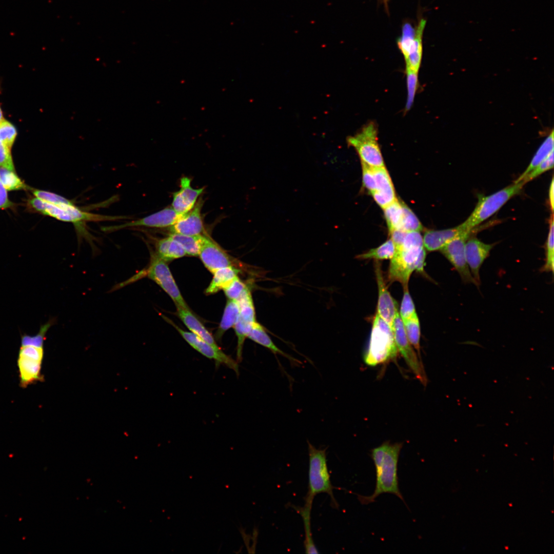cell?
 <instances>
[{
	"label": "cell",
	"mask_w": 554,
	"mask_h": 554,
	"mask_svg": "<svg viewBox=\"0 0 554 554\" xmlns=\"http://www.w3.org/2000/svg\"><path fill=\"white\" fill-rule=\"evenodd\" d=\"M11 205L12 203L8 198L6 189L0 180V208H8Z\"/></svg>",
	"instance_id": "47"
},
{
	"label": "cell",
	"mask_w": 554,
	"mask_h": 554,
	"mask_svg": "<svg viewBox=\"0 0 554 554\" xmlns=\"http://www.w3.org/2000/svg\"><path fill=\"white\" fill-rule=\"evenodd\" d=\"M0 180L6 190H19L25 185L13 171L0 167Z\"/></svg>",
	"instance_id": "37"
},
{
	"label": "cell",
	"mask_w": 554,
	"mask_h": 554,
	"mask_svg": "<svg viewBox=\"0 0 554 554\" xmlns=\"http://www.w3.org/2000/svg\"><path fill=\"white\" fill-rule=\"evenodd\" d=\"M248 338L270 350L275 355L287 359L292 364L299 365L301 362L279 348L266 333L263 327L256 321L253 324Z\"/></svg>",
	"instance_id": "22"
},
{
	"label": "cell",
	"mask_w": 554,
	"mask_h": 554,
	"mask_svg": "<svg viewBox=\"0 0 554 554\" xmlns=\"http://www.w3.org/2000/svg\"><path fill=\"white\" fill-rule=\"evenodd\" d=\"M309 471L308 491L305 498V504L312 505L314 497L321 493H326L331 499L333 508H338L339 504L334 498L333 490L336 489L331 484L327 465L326 449L316 448L308 441Z\"/></svg>",
	"instance_id": "2"
},
{
	"label": "cell",
	"mask_w": 554,
	"mask_h": 554,
	"mask_svg": "<svg viewBox=\"0 0 554 554\" xmlns=\"http://www.w3.org/2000/svg\"><path fill=\"white\" fill-rule=\"evenodd\" d=\"M554 192H553V179L552 177L549 190V203L551 207V209L553 212V201H554Z\"/></svg>",
	"instance_id": "49"
},
{
	"label": "cell",
	"mask_w": 554,
	"mask_h": 554,
	"mask_svg": "<svg viewBox=\"0 0 554 554\" xmlns=\"http://www.w3.org/2000/svg\"><path fill=\"white\" fill-rule=\"evenodd\" d=\"M395 252V247L390 239L380 246L360 254L358 258L361 259L391 260Z\"/></svg>",
	"instance_id": "30"
},
{
	"label": "cell",
	"mask_w": 554,
	"mask_h": 554,
	"mask_svg": "<svg viewBox=\"0 0 554 554\" xmlns=\"http://www.w3.org/2000/svg\"><path fill=\"white\" fill-rule=\"evenodd\" d=\"M53 320H50L46 324L42 325L38 333L34 335H30L25 333L22 334L21 335V345H32L43 347L46 334L53 325Z\"/></svg>",
	"instance_id": "36"
},
{
	"label": "cell",
	"mask_w": 554,
	"mask_h": 554,
	"mask_svg": "<svg viewBox=\"0 0 554 554\" xmlns=\"http://www.w3.org/2000/svg\"><path fill=\"white\" fill-rule=\"evenodd\" d=\"M407 337L420 355V325L417 314L402 321Z\"/></svg>",
	"instance_id": "32"
},
{
	"label": "cell",
	"mask_w": 554,
	"mask_h": 554,
	"mask_svg": "<svg viewBox=\"0 0 554 554\" xmlns=\"http://www.w3.org/2000/svg\"><path fill=\"white\" fill-rule=\"evenodd\" d=\"M416 34V29L408 23H405L402 27V36L398 40V46L403 54L404 58L408 54L412 45Z\"/></svg>",
	"instance_id": "34"
},
{
	"label": "cell",
	"mask_w": 554,
	"mask_h": 554,
	"mask_svg": "<svg viewBox=\"0 0 554 554\" xmlns=\"http://www.w3.org/2000/svg\"><path fill=\"white\" fill-rule=\"evenodd\" d=\"M168 236L181 245L186 254L191 256L199 255L204 234L189 235L170 233Z\"/></svg>",
	"instance_id": "28"
},
{
	"label": "cell",
	"mask_w": 554,
	"mask_h": 554,
	"mask_svg": "<svg viewBox=\"0 0 554 554\" xmlns=\"http://www.w3.org/2000/svg\"><path fill=\"white\" fill-rule=\"evenodd\" d=\"M166 320L176 328L184 340L195 350L205 357L214 360L218 364L225 365L239 374L238 362L226 354L221 348L217 349L214 347L194 333L184 331L170 320L168 319Z\"/></svg>",
	"instance_id": "11"
},
{
	"label": "cell",
	"mask_w": 554,
	"mask_h": 554,
	"mask_svg": "<svg viewBox=\"0 0 554 554\" xmlns=\"http://www.w3.org/2000/svg\"><path fill=\"white\" fill-rule=\"evenodd\" d=\"M398 350L392 329L377 313L373 321L368 349L364 362L375 366L396 357Z\"/></svg>",
	"instance_id": "3"
},
{
	"label": "cell",
	"mask_w": 554,
	"mask_h": 554,
	"mask_svg": "<svg viewBox=\"0 0 554 554\" xmlns=\"http://www.w3.org/2000/svg\"><path fill=\"white\" fill-rule=\"evenodd\" d=\"M387 1V0H384V1L385 2V3H386V1Z\"/></svg>",
	"instance_id": "51"
},
{
	"label": "cell",
	"mask_w": 554,
	"mask_h": 554,
	"mask_svg": "<svg viewBox=\"0 0 554 554\" xmlns=\"http://www.w3.org/2000/svg\"><path fill=\"white\" fill-rule=\"evenodd\" d=\"M553 218L551 215L550 220L549 232L545 244V263L540 269L541 272H553L554 242H553Z\"/></svg>",
	"instance_id": "33"
},
{
	"label": "cell",
	"mask_w": 554,
	"mask_h": 554,
	"mask_svg": "<svg viewBox=\"0 0 554 554\" xmlns=\"http://www.w3.org/2000/svg\"><path fill=\"white\" fill-rule=\"evenodd\" d=\"M33 193L36 197L54 205H61L63 204L70 205L74 204L72 201L64 196L51 192L40 190H34L33 191Z\"/></svg>",
	"instance_id": "42"
},
{
	"label": "cell",
	"mask_w": 554,
	"mask_h": 554,
	"mask_svg": "<svg viewBox=\"0 0 554 554\" xmlns=\"http://www.w3.org/2000/svg\"><path fill=\"white\" fill-rule=\"evenodd\" d=\"M363 183L370 193L377 189L375 181L371 167L362 163Z\"/></svg>",
	"instance_id": "44"
},
{
	"label": "cell",
	"mask_w": 554,
	"mask_h": 554,
	"mask_svg": "<svg viewBox=\"0 0 554 554\" xmlns=\"http://www.w3.org/2000/svg\"><path fill=\"white\" fill-rule=\"evenodd\" d=\"M371 168L377 189L371 193L377 203L384 209L397 199L394 187L388 172L384 166Z\"/></svg>",
	"instance_id": "18"
},
{
	"label": "cell",
	"mask_w": 554,
	"mask_h": 554,
	"mask_svg": "<svg viewBox=\"0 0 554 554\" xmlns=\"http://www.w3.org/2000/svg\"><path fill=\"white\" fill-rule=\"evenodd\" d=\"M395 344L398 352L401 353L407 365L419 381L425 386L427 382V377L421 361H420L415 353L412 346L409 342L399 312L395 315L392 324Z\"/></svg>",
	"instance_id": "10"
},
{
	"label": "cell",
	"mask_w": 554,
	"mask_h": 554,
	"mask_svg": "<svg viewBox=\"0 0 554 554\" xmlns=\"http://www.w3.org/2000/svg\"><path fill=\"white\" fill-rule=\"evenodd\" d=\"M199 256L212 273L217 269L233 266L230 256L210 236L204 234Z\"/></svg>",
	"instance_id": "14"
},
{
	"label": "cell",
	"mask_w": 554,
	"mask_h": 554,
	"mask_svg": "<svg viewBox=\"0 0 554 554\" xmlns=\"http://www.w3.org/2000/svg\"><path fill=\"white\" fill-rule=\"evenodd\" d=\"M424 249V246H401L395 248L389 265V280L398 281L403 286L408 284L411 274L416 269L419 256Z\"/></svg>",
	"instance_id": "8"
},
{
	"label": "cell",
	"mask_w": 554,
	"mask_h": 554,
	"mask_svg": "<svg viewBox=\"0 0 554 554\" xmlns=\"http://www.w3.org/2000/svg\"><path fill=\"white\" fill-rule=\"evenodd\" d=\"M156 254L165 261L180 258L186 255L181 245L169 236L156 242Z\"/></svg>",
	"instance_id": "25"
},
{
	"label": "cell",
	"mask_w": 554,
	"mask_h": 554,
	"mask_svg": "<svg viewBox=\"0 0 554 554\" xmlns=\"http://www.w3.org/2000/svg\"><path fill=\"white\" fill-rule=\"evenodd\" d=\"M407 97L405 111L411 107L419 86L418 72L406 70Z\"/></svg>",
	"instance_id": "38"
},
{
	"label": "cell",
	"mask_w": 554,
	"mask_h": 554,
	"mask_svg": "<svg viewBox=\"0 0 554 554\" xmlns=\"http://www.w3.org/2000/svg\"><path fill=\"white\" fill-rule=\"evenodd\" d=\"M473 230H465L450 240L441 250V252L458 271L464 283H472L478 287L467 263L465 246L467 240L471 236Z\"/></svg>",
	"instance_id": "9"
},
{
	"label": "cell",
	"mask_w": 554,
	"mask_h": 554,
	"mask_svg": "<svg viewBox=\"0 0 554 554\" xmlns=\"http://www.w3.org/2000/svg\"><path fill=\"white\" fill-rule=\"evenodd\" d=\"M552 151H553V131L540 146L526 170L514 182H520L527 174L546 159Z\"/></svg>",
	"instance_id": "27"
},
{
	"label": "cell",
	"mask_w": 554,
	"mask_h": 554,
	"mask_svg": "<svg viewBox=\"0 0 554 554\" xmlns=\"http://www.w3.org/2000/svg\"><path fill=\"white\" fill-rule=\"evenodd\" d=\"M298 512L301 516L305 531V540L304 542L306 553H318V549L313 542L312 532L311 529V511L312 506L304 504L302 507L296 508Z\"/></svg>",
	"instance_id": "29"
},
{
	"label": "cell",
	"mask_w": 554,
	"mask_h": 554,
	"mask_svg": "<svg viewBox=\"0 0 554 554\" xmlns=\"http://www.w3.org/2000/svg\"><path fill=\"white\" fill-rule=\"evenodd\" d=\"M494 245L495 243H485L477 238L471 236L465 243V254L466 262L478 287L481 284L480 269Z\"/></svg>",
	"instance_id": "13"
},
{
	"label": "cell",
	"mask_w": 554,
	"mask_h": 554,
	"mask_svg": "<svg viewBox=\"0 0 554 554\" xmlns=\"http://www.w3.org/2000/svg\"><path fill=\"white\" fill-rule=\"evenodd\" d=\"M30 205L36 210L63 222H70L80 226L87 222H99L124 219L123 216H108L85 211L74 204L56 205L47 203L38 197L30 201Z\"/></svg>",
	"instance_id": "6"
},
{
	"label": "cell",
	"mask_w": 554,
	"mask_h": 554,
	"mask_svg": "<svg viewBox=\"0 0 554 554\" xmlns=\"http://www.w3.org/2000/svg\"><path fill=\"white\" fill-rule=\"evenodd\" d=\"M403 215L400 227V230L408 232L417 231H420L422 229V226L411 210L404 203L402 202Z\"/></svg>",
	"instance_id": "35"
},
{
	"label": "cell",
	"mask_w": 554,
	"mask_h": 554,
	"mask_svg": "<svg viewBox=\"0 0 554 554\" xmlns=\"http://www.w3.org/2000/svg\"><path fill=\"white\" fill-rule=\"evenodd\" d=\"M42 361L31 357L18 354L17 366L19 373L20 386L26 388L34 382L42 381L41 373Z\"/></svg>",
	"instance_id": "19"
},
{
	"label": "cell",
	"mask_w": 554,
	"mask_h": 554,
	"mask_svg": "<svg viewBox=\"0 0 554 554\" xmlns=\"http://www.w3.org/2000/svg\"><path fill=\"white\" fill-rule=\"evenodd\" d=\"M17 136L15 127L9 121L3 119L0 122V140L11 149Z\"/></svg>",
	"instance_id": "39"
},
{
	"label": "cell",
	"mask_w": 554,
	"mask_h": 554,
	"mask_svg": "<svg viewBox=\"0 0 554 554\" xmlns=\"http://www.w3.org/2000/svg\"><path fill=\"white\" fill-rule=\"evenodd\" d=\"M383 209L389 231L400 229L403 215L402 202L397 199Z\"/></svg>",
	"instance_id": "31"
},
{
	"label": "cell",
	"mask_w": 554,
	"mask_h": 554,
	"mask_svg": "<svg viewBox=\"0 0 554 554\" xmlns=\"http://www.w3.org/2000/svg\"><path fill=\"white\" fill-rule=\"evenodd\" d=\"M553 167V151L548 156L539 164L534 169L527 174L521 181L525 184L535 179L543 173Z\"/></svg>",
	"instance_id": "41"
},
{
	"label": "cell",
	"mask_w": 554,
	"mask_h": 554,
	"mask_svg": "<svg viewBox=\"0 0 554 554\" xmlns=\"http://www.w3.org/2000/svg\"><path fill=\"white\" fill-rule=\"evenodd\" d=\"M247 287L238 276L223 290L228 299L237 301Z\"/></svg>",
	"instance_id": "43"
},
{
	"label": "cell",
	"mask_w": 554,
	"mask_h": 554,
	"mask_svg": "<svg viewBox=\"0 0 554 554\" xmlns=\"http://www.w3.org/2000/svg\"><path fill=\"white\" fill-rule=\"evenodd\" d=\"M3 119H4V117H3V112H2V110L1 109V107L0 106V122L2 121Z\"/></svg>",
	"instance_id": "50"
},
{
	"label": "cell",
	"mask_w": 554,
	"mask_h": 554,
	"mask_svg": "<svg viewBox=\"0 0 554 554\" xmlns=\"http://www.w3.org/2000/svg\"><path fill=\"white\" fill-rule=\"evenodd\" d=\"M203 204V201L200 199L190 211L182 214L177 221L170 227V232L189 235L202 234L204 230L201 214Z\"/></svg>",
	"instance_id": "16"
},
{
	"label": "cell",
	"mask_w": 554,
	"mask_h": 554,
	"mask_svg": "<svg viewBox=\"0 0 554 554\" xmlns=\"http://www.w3.org/2000/svg\"><path fill=\"white\" fill-rule=\"evenodd\" d=\"M240 313V305L237 301L229 300L227 302L224 314L215 333L216 340H221L224 333L234 327Z\"/></svg>",
	"instance_id": "26"
},
{
	"label": "cell",
	"mask_w": 554,
	"mask_h": 554,
	"mask_svg": "<svg viewBox=\"0 0 554 554\" xmlns=\"http://www.w3.org/2000/svg\"><path fill=\"white\" fill-rule=\"evenodd\" d=\"M176 307L178 316L192 333L214 347L220 348L213 336L188 308Z\"/></svg>",
	"instance_id": "21"
},
{
	"label": "cell",
	"mask_w": 554,
	"mask_h": 554,
	"mask_svg": "<svg viewBox=\"0 0 554 554\" xmlns=\"http://www.w3.org/2000/svg\"><path fill=\"white\" fill-rule=\"evenodd\" d=\"M203 191L204 188H192L191 180L186 176L182 177L180 181V189L172 194V208L180 214L189 212L194 207L197 198Z\"/></svg>",
	"instance_id": "17"
},
{
	"label": "cell",
	"mask_w": 554,
	"mask_h": 554,
	"mask_svg": "<svg viewBox=\"0 0 554 554\" xmlns=\"http://www.w3.org/2000/svg\"><path fill=\"white\" fill-rule=\"evenodd\" d=\"M426 21L422 19L416 29V37L407 57L406 70L419 72L422 56V36Z\"/></svg>",
	"instance_id": "23"
},
{
	"label": "cell",
	"mask_w": 554,
	"mask_h": 554,
	"mask_svg": "<svg viewBox=\"0 0 554 554\" xmlns=\"http://www.w3.org/2000/svg\"><path fill=\"white\" fill-rule=\"evenodd\" d=\"M182 214L177 213L171 206L148 216L120 225L104 226L101 229L103 231L112 232L122 229L134 227H146L155 228H163L172 226Z\"/></svg>",
	"instance_id": "12"
},
{
	"label": "cell",
	"mask_w": 554,
	"mask_h": 554,
	"mask_svg": "<svg viewBox=\"0 0 554 554\" xmlns=\"http://www.w3.org/2000/svg\"><path fill=\"white\" fill-rule=\"evenodd\" d=\"M403 287V296L399 313L402 321L408 319L417 313L413 302L409 292L408 284L404 285Z\"/></svg>",
	"instance_id": "40"
},
{
	"label": "cell",
	"mask_w": 554,
	"mask_h": 554,
	"mask_svg": "<svg viewBox=\"0 0 554 554\" xmlns=\"http://www.w3.org/2000/svg\"><path fill=\"white\" fill-rule=\"evenodd\" d=\"M240 270L233 266L223 267L213 273L212 280L206 290L207 294H213L227 287L236 276Z\"/></svg>",
	"instance_id": "24"
},
{
	"label": "cell",
	"mask_w": 554,
	"mask_h": 554,
	"mask_svg": "<svg viewBox=\"0 0 554 554\" xmlns=\"http://www.w3.org/2000/svg\"><path fill=\"white\" fill-rule=\"evenodd\" d=\"M526 184L523 181L512 184L487 196H478V203L471 214L461 225L464 230H472L497 212L509 200L520 193Z\"/></svg>",
	"instance_id": "4"
},
{
	"label": "cell",
	"mask_w": 554,
	"mask_h": 554,
	"mask_svg": "<svg viewBox=\"0 0 554 554\" xmlns=\"http://www.w3.org/2000/svg\"><path fill=\"white\" fill-rule=\"evenodd\" d=\"M426 258V252L425 249L423 250L421 253L420 256L417 261L416 264V269L420 272H422L424 271V266L425 264V260Z\"/></svg>",
	"instance_id": "48"
},
{
	"label": "cell",
	"mask_w": 554,
	"mask_h": 554,
	"mask_svg": "<svg viewBox=\"0 0 554 554\" xmlns=\"http://www.w3.org/2000/svg\"><path fill=\"white\" fill-rule=\"evenodd\" d=\"M465 230L461 224L457 227L439 230H427L423 236L424 247L429 251L440 250L450 240Z\"/></svg>",
	"instance_id": "20"
},
{
	"label": "cell",
	"mask_w": 554,
	"mask_h": 554,
	"mask_svg": "<svg viewBox=\"0 0 554 554\" xmlns=\"http://www.w3.org/2000/svg\"><path fill=\"white\" fill-rule=\"evenodd\" d=\"M374 267L378 286L377 313L392 329L393 322L395 315L398 312L397 304L386 287L382 274L381 264L379 262H376Z\"/></svg>",
	"instance_id": "15"
},
{
	"label": "cell",
	"mask_w": 554,
	"mask_h": 554,
	"mask_svg": "<svg viewBox=\"0 0 554 554\" xmlns=\"http://www.w3.org/2000/svg\"><path fill=\"white\" fill-rule=\"evenodd\" d=\"M402 443H391L385 442L372 449L371 457L376 471V485L373 494L369 496L358 494L359 501L363 505L375 501V499L384 493L395 495L405 504L399 487L398 463Z\"/></svg>",
	"instance_id": "1"
},
{
	"label": "cell",
	"mask_w": 554,
	"mask_h": 554,
	"mask_svg": "<svg viewBox=\"0 0 554 554\" xmlns=\"http://www.w3.org/2000/svg\"><path fill=\"white\" fill-rule=\"evenodd\" d=\"M347 142L356 150L361 163L371 167L384 166L378 143V127L373 122L367 123L354 135L348 137Z\"/></svg>",
	"instance_id": "7"
},
{
	"label": "cell",
	"mask_w": 554,
	"mask_h": 554,
	"mask_svg": "<svg viewBox=\"0 0 554 554\" xmlns=\"http://www.w3.org/2000/svg\"><path fill=\"white\" fill-rule=\"evenodd\" d=\"M144 275L157 283L172 299L176 306L188 308L165 261L156 253L152 254L148 268L113 287L118 289L136 281Z\"/></svg>",
	"instance_id": "5"
},
{
	"label": "cell",
	"mask_w": 554,
	"mask_h": 554,
	"mask_svg": "<svg viewBox=\"0 0 554 554\" xmlns=\"http://www.w3.org/2000/svg\"><path fill=\"white\" fill-rule=\"evenodd\" d=\"M0 167L14 171L11 149L0 140Z\"/></svg>",
	"instance_id": "45"
},
{
	"label": "cell",
	"mask_w": 554,
	"mask_h": 554,
	"mask_svg": "<svg viewBox=\"0 0 554 554\" xmlns=\"http://www.w3.org/2000/svg\"><path fill=\"white\" fill-rule=\"evenodd\" d=\"M406 232V231L400 229H394L390 231L391 239L393 242L395 248L401 246Z\"/></svg>",
	"instance_id": "46"
}]
</instances>
